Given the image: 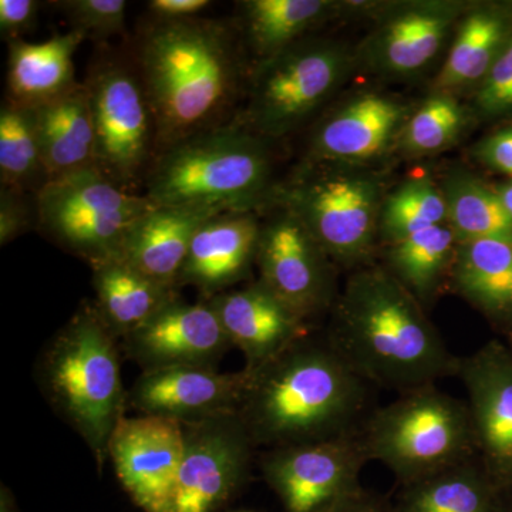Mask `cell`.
<instances>
[{
    "label": "cell",
    "mask_w": 512,
    "mask_h": 512,
    "mask_svg": "<svg viewBox=\"0 0 512 512\" xmlns=\"http://www.w3.org/2000/svg\"><path fill=\"white\" fill-rule=\"evenodd\" d=\"M133 62L153 111L157 156L227 120L244 86L238 30L217 19H157L141 30Z\"/></svg>",
    "instance_id": "6da1fadb"
},
{
    "label": "cell",
    "mask_w": 512,
    "mask_h": 512,
    "mask_svg": "<svg viewBox=\"0 0 512 512\" xmlns=\"http://www.w3.org/2000/svg\"><path fill=\"white\" fill-rule=\"evenodd\" d=\"M248 370L237 413L258 448L357 436L376 409L375 387L357 375L325 333H308Z\"/></svg>",
    "instance_id": "7a4b0ae2"
},
{
    "label": "cell",
    "mask_w": 512,
    "mask_h": 512,
    "mask_svg": "<svg viewBox=\"0 0 512 512\" xmlns=\"http://www.w3.org/2000/svg\"><path fill=\"white\" fill-rule=\"evenodd\" d=\"M329 313L326 338L373 387L403 394L456 376L458 357L419 299L384 266L353 271Z\"/></svg>",
    "instance_id": "3957f363"
},
{
    "label": "cell",
    "mask_w": 512,
    "mask_h": 512,
    "mask_svg": "<svg viewBox=\"0 0 512 512\" xmlns=\"http://www.w3.org/2000/svg\"><path fill=\"white\" fill-rule=\"evenodd\" d=\"M144 185L153 204L217 215L259 211L276 191L268 140L235 119L165 148Z\"/></svg>",
    "instance_id": "277c9868"
},
{
    "label": "cell",
    "mask_w": 512,
    "mask_h": 512,
    "mask_svg": "<svg viewBox=\"0 0 512 512\" xmlns=\"http://www.w3.org/2000/svg\"><path fill=\"white\" fill-rule=\"evenodd\" d=\"M119 342L94 303L86 301L50 339L36 366L40 392L89 446L99 471L128 407Z\"/></svg>",
    "instance_id": "5b68a950"
},
{
    "label": "cell",
    "mask_w": 512,
    "mask_h": 512,
    "mask_svg": "<svg viewBox=\"0 0 512 512\" xmlns=\"http://www.w3.org/2000/svg\"><path fill=\"white\" fill-rule=\"evenodd\" d=\"M367 460L392 471L402 485L414 483L477 456L466 400L437 384L399 394L376 407L359 433Z\"/></svg>",
    "instance_id": "8992f818"
},
{
    "label": "cell",
    "mask_w": 512,
    "mask_h": 512,
    "mask_svg": "<svg viewBox=\"0 0 512 512\" xmlns=\"http://www.w3.org/2000/svg\"><path fill=\"white\" fill-rule=\"evenodd\" d=\"M292 211L336 266L372 265L382 215V190L372 174L308 160L281 187L274 204Z\"/></svg>",
    "instance_id": "52a82bcc"
},
{
    "label": "cell",
    "mask_w": 512,
    "mask_h": 512,
    "mask_svg": "<svg viewBox=\"0 0 512 512\" xmlns=\"http://www.w3.org/2000/svg\"><path fill=\"white\" fill-rule=\"evenodd\" d=\"M154 205L96 167L84 168L49 181L37 192V227L93 268L121 258L134 225Z\"/></svg>",
    "instance_id": "ba28073f"
},
{
    "label": "cell",
    "mask_w": 512,
    "mask_h": 512,
    "mask_svg": "<svg viewBox=\"0 0 512 512\" xmlns=\"http://www.w3.org/2000/svg\"><path fill=\"white\" fill-rule=\"evenodd\" d=\"M352 62L349 50L338 42L303 39L255 63L247 106L235 120L266 140L285 136L332 97Z\"/></svg>",
    "instance_id": "9c48e42d"
},
{
    "label": "cell",
    "mask_w": 512,
    "mask_h": 512,
    "mask_svg": "<svg viewBox=\"0 0 512 512\" xmlns=\"http://www.w3.org/2000/svg\"><path fill=\"white\" fill-rule=\"evenodd\" d=\"M84 84L96 134L94 167L133 191L157 157L156 123L133 57H100Z\"/></svg>",
    "instance_id": "30bf717a"
},
{
    "label": "cell",
    "mask_w": 512,
    "mask_h": 512,
    "mask_svg": "<svg viewBox=\"0 0 512 512\" xmlns=\"http://www.w3.org/2000/svg\"><path fill=\"white\" fill-rule=\"evenodd\" d=\"M183 426V464L168 512H220L247 487L258 447L237 412Z\"/></svg>",
    "instance_id": "8fae6325"
},
{
    "label": "cell",
    "mask_w": 512,
    "mask_h": 512,
    "mask_svg": "<svg viewBox=\"0 0 512 512\" xmlns=\"http://www.w3.org/2000/svg\"><path fill=\"white\" fill-rule=\"evenodd\" d=\"M367 460L359 434L269 448L259 457L265 483L285 512H326L362 490Z\"/></svg>",
    "instance_id": "7c38bea8"
},
{
    "label": "cell",
    "mask_w": 512,
    "mask_h": 512,
    "mask_svg": "<svg viewBox=\"0 0 512 512\" xmlns=\"http://www.w3.org/2000/svg\"><path fill=\"white\" fill-rule=\"evenodd\" d=\"M275 207L278 212L259 235V281L309 323L332 311L338 299L336 265L292 211Z\"/></svg>",
    "instance_id": "4fadbf2b"
},
{
    "label": "cell",
    "mask_w": 512,
    "mask_h": 512,
    "mask_svg": "<svg viewBox=\"0 0 512 512\" xmlns=\"http://www.w3.org/2000/svg\"><path fill=\"white\" fill-rule=\"evenodd\" d=\"M185 450L184 426L157 416L120 420L109 444L121 487L143 512H168Z\"/></svg>",
    "instance_id": "5bb4252c"
},
{
    "label": "cell",
    "mask_w": 512,
    "mask_h": 512,
    "mask_svg": "<svg viewBox=\"0 0 512 512\" xmlns=\"http://www.w3.org/2000/svg\"><path fill=\"white\" fill-rule=\"evenodd\" d=\"M456 376L467 393L477 456L497 483L512 487V353L488 342L458 357Z\"/></svg>",
    "instance_id": "9a60e30c"
},
{
    "label": "cell",
    "mask_w": 512,
    "mask_h": 512,
    "mask_svg": "<svg viewBox=\"0 0 512 512\" xmlns=\"http://www.w3.org/2000/svg\"><path fill=\"white\" fill-rule=\"evenodd\" d=\"M121 349L143 372H153L217 367L232 345L210 303L177 298L121 340Z\"/></svg>",
    "instance_id": "2e32d148"
},
{
    "label": "cell",
    "mask_w": 512,
    "mask_h": 512,
    "mask_svg": "<svg viewBox=\"0 0 512 512\" xmlns=\"http://www.w3.org/2000/svg\"><path fill=\"white\" fill-rule=\"evenodd\" d=\"M468 9L450 0L394 3L362 46L363 62L384 74H412L437 56Z\"/></svg>",
    "instance_id": "e0dca14e"
},
{
    "label": "cell",
    "mask_w": 512,
    "mask_h": 512,
    "mask_svg": "<svg viewBox=\"0 0 512 512\" xmlns=\"http://www.w3.org/2000/svg\"><path fill=\"white\" fill-rule=\"evenodd\" d=\"M248 382L247 367L232 373H222L217 367L141 372L128 390V407L144 416L197 423L218 414L238 412Z\"/></svg>",
    "instance_id": "ac0fdd59"
},
{
    "label": "cell",
    "mask_w": 512,
    "mask_h": 512,
    "mask_svg": "<svg viewBox=\"0 0 512 512\" xmlns=\"http://www.w3.org/2000/svg\"><path fill=\"white\" fill-rule=\"evenodd\" d=\"M217 313L232 348L245 357V367L255 369L311 333L299 318L261 281L245 288L218 293L207 299Z\"/></svg>",
    "instance_id": "d6986e66"
},
{
    "label": "cell",
    "mask_w": 512,
    "mask_h": 512,
    "mask_svg": "<svg viewBox=\"0 0 512 512\" xmlns=\"http://www.w3.org/2000/svg\"><path fill=\"white\" fill-rule=\"evenodd\" d=\"M410 111L383 94H360L323 120L313 133L309 160L355 164L382 156L402 133Z\"/></svg>",
    "instance_id": "ffe728a7"
},
{
    "label": "cell",
    "mask_w": 512,
    "mask_h": 512,
    "mask_svg": "<svg viewBox=\"0 0 512 512\" xmlns=\"http://www.w3.org/2000/svg\"><path fill=\"white\" fill-rule=\"evenodd\" d=\"M261 227L255 212H231L205 221L192 239L178 286H194L205 301L229 291L255 265Z\"/></svg>",
    "instance_id": "44dd1931"
},
{
    "label": "cell",
    "mask_w": 512,
    "mask_h": 512,
    "mask_svg": "<svg viewBox=\"0 0 512 512\" xmlns=\"http://www.w3.org/2000/svg\"><path fill=\"white\" fill-rule=\"evenodd\" d=\"M215 215L192 208L154 205L134 225L121 259L151 281L178 291L192 239L201 225Z\"/></svg>",
    "instance_id": "7402d4cb"
},
{
    "label": "cell",
    "mask_w": 512,
    "mask_h": 512,
    "mask_svg": "<svg viewBox=\"0 0 512 512\" xmlns=\"http://www.w3.org/2000/svg\"><path fill=\"white\" fill-rule=\"evenodd\" d=\"M512 37V2L468 6L439 77V93L480 86Z\"/></svg>",
    "instance_id": "603a6c76"
},
{
    "label": "cell",
    "mask_w": 512,
    "mask_h": 512,
    "mask_svg": "<svg viewBox=\"0 0 512 512\" xmlns=\"http://www.w3.org/2000/svg\"><path fill=\"white\" fill-rule=\"evenodd\" d=\"M37 140L49 181L94 167L96 134L86 84L36 107Z\"/></svg>",
    "instance_id": "cb8c5ba5"
},
{
    "label": "cell",
    "mask_w": 512,
    "mask_h": 512,
    "mask_svg": "<svg viewBox=\"0 0 512 512\" xmlns=\"http://www.w3.org/2000/svg\"><path fill=\"white\" fill-rule=\"evenodd\" d=\"M82 33L70 29L40 43H8V96L18 106L36 109L63 96L76 86L74 55L84 42Z\"/></svg>",
    "instance_id": "d4e9b609"
},
{
    "label": "cell",
    "mask_w": 512,
    "mask_h": 512,
    "mask_svg": "<svg viewBox=\"0 0 512 512\" xmlns=\"http://www.w3.org/2000/svg\"><path fill=\"white\" fill-rule=\"evenodd\" d=\"M505 490L480 457L402 485L394 512H504Z\"/></svg>",
    "instance_id": "484cf974"
},
{
    "label": "cell",
    "mask_w": 512,
    "mask_h": 512,
    "mask_svg": "<svg viewBox=\"0 0 512 512\" xmlns=\"http://www.w3.org/2000/svg\"><path fill=\"white\" fill-rule=\"evenodd\" d=\"M237 5L239 39L256 63L306 39L343 9V3L330 0H244Z\"/></svg>",
    "instance_id": "4316f807"
},
{
    "label": "cell",
    "mask_w": 512,
    "mask_h": 512,
    "mask_svg": "<svg viewBox=\"0 0 512 512\" xmlns=\"http://www.w3.org/2000/svg\"><path fill=\"white\" fill-rule=\"evenodd\" d=\"M94 306L117 339L123 340L180 298L177 289L151 281L124 259L93 266Z\"/></svg>",
    "instance_id": "83f0119b"
},
{
    "label": "cell",
    "mask_w": 512,
    "mask_h": 512,
    "mask_svg": "<svg viewBox=\"0 0 512 512\" xmlns=\"http://www.w3.org/2000/svg\"><path fill=\"white\" fill-rule=\"evenodd\" d=\"M451 274L461 295L481 311L494 316L512 311V242H461Z\"/></svg>",
    "instance_id": "f1b7e54d"
},
{
    "label": "cell",
    "mask_w": 512,
    "mask_h": 512,
    "mask_svg": "<svg viewBox=\"0 0 512 512\" xmlns=\"http://www.w3.org/2000/svg\"><path fill=\"white\" fill-rule=\"evenodd\" d=\"M457 245L456 234L448 224L423 229L390 244L386 268L420 302L426 301L453 266Z\"/></svg>",
    "instance_id": "f546056e"
},
{
    "label": "cell",
    "mask_w": 512,
    "mask_h": 512,
    "mask_svg": "<svg viewBox=\"0 0 512 512\" xmlns=\"http://www.w3.org/2000/svg\"><path fill=\"white\" fill-rule=\"evenodd\" d=\"M441 191L447 204L448 225L458 244L474 239L512 242V218L494 188L473 175L460 173L450 175Z\"/></svg>",
    "instance_id": "4dcf8cb0"
},
{
    "label": "cell",
    "mask_w": 512,
    "mask_h": 512,
    "mask_svg": "<svg viewBox=\"0 0 512 512\" xmlns=\"http://www.w3.org/2000/svg\"><path fill=\"white\" fill-rule=\"evenodd\" d=\"M0 181L2 187L35 197L49 183L33 110L9 100L0 109Z\"/></svg>",
    "instance_id": "1f68e13d"
},
{
    "label": "cell",
    "mask_w": 512,
    "mask_h": 512,
    "mask_svg": "<svg viewBox=\"0 0 512 512\" xmlns=\"http://www.w3.org/2000/svg\"><path fill=\"white\" fill-rule=\"evenodd\" d=\"M447 221L443 191L430 178H414L383 202L380 231L390 244H394Z\"/></svg>",
    "instance_id": "d6a6232c"
},
{
    "label": "cell",
    "mask_w": 512,
    "mask_h": 512,
    "mask_svg": "<svg viewBox=\"0 0 512 512\" xmlns=\"http://www.w3.org/2000/svg\"><path fill=\"white\" fill-rule=\"evenodd\" d=\"M466 113L451 94L437 93L410 114L402 144L413 156H430L450 147L463 131Z\"/></svg>",
    "instance_id": "836d02e7"
},
{
    "label": "cell",
    "mask_w": 512,
    "mask_h": 512,
    "mask_svg": "<svg viewBox=\"0 0 512 512\" xmlns=\"http://www.w3.org/2000/svg\"><path fill=\"white\" fill-rule=\"evenodd\" d=\"M70 28L84 39L101 40L126 33L127 2L124 0H63L53 2Z\"/></svg>",
    "instance_id": "e575fe53"
},
{
    "label": "cell",
    "mask_w": 512,
    "mask_h": 512,
    "mask_svg": "<svg viewBox=\"0 0 512 512\" xmlns=\"http://www.w3.org/2000/svg\"><path fill=\"white\" fill-rule=\"evenodd\" d=\"M478 110L488 117L512 114V37L477 87Z\"/></svg>",
    "instance_id": "d590c367"
},
{
    "label": "cell",
    "mask_w": 512,
    "mask_h": 512,
    "mask_svg": "<svg viewBox=\"0 0 512 512\" xmlns=\"http://www.w3.org/2000/svg\"><path fill=\"white\" fill-rule=\"evenodd\" d=\"M26 192L2 187L0 190V245L10 244L37 222L36 198L29 201ZM35 197V195H32Z\"/></svg>",
    "instance_id": "8d00e7d4"
},
{
    "label": "cell",
    "mask_w": 512,
    "mask_h": 512,
    "mask_svg": "<svg viewBox=\"0 0 512 512\" xmlns=\"http://www.w3.org/2000/svg\"><path fill=\"white\" fill-rule=\"evenodd\" d=\"M40 3L36 0H0V35L12 43L35 28Z\"/></svg>",
    "instance_id": "74e56055"
},
{
    "label": "cell",
    "mask_w": 512,
    "mask_h": 512,
    "mask_svg": "<svg viewBox=\"0 0 512 512\" xmlns=\"http://www.w3.org/2000/svg\"><path fill=\"white\" fill-rule=\"evenodd\" d=\"M476 157L491 170L512 178V126L501 128L481 141Z\"/></svg>",
    "instance_id": "f35d334b"
},
{
    "label": "cell",
    "mask_w": 512,
    "mask_h": 512,
    "mask_svg": "<svg viewBox=\"0 0 512 512\" xmlns=\"http://www.w3.org/2000/svg\"><path fill=\"white\" fill-rule=\"evenodd\" d=\"M210 0H151L147 8L157 19L197 18L202 10L210 8Z\"/></svg>",
    "instance_id": "ab89813d"
},
{
    "label": "cell",
    "mask_w": 512,
    "mask_h": 512,
    "mask_svg": "<svg viewBox=\"0 0 512 512\" xmlns=\"http://www.w3.org/2000/svg\"><path fill=\"white\" fill-rule=\"evenodd\" d=\"M326 512H394V508L392 500L363 487Z\"/></svg>",
    "instance_id": "60d3db41"
},
{
    "label": "cell",
    "mask_w": 512,
    "mask_h": 512,
    "mask_svg": "<svg viewBox=\"0 0 512 512\" xmlns=\"http://www.w3.org/2000/svg\"><path fill=\"white\" fill-rule=\"evenodd\" d=\"M497 191L498 198H500L501 204H503L504 210L512 218V178L507 183L498 185L495 188Z\"/></svg>",
    "instance_id": "b9f144b4"
},
{
    "label": "cell",
    "mask_w": 512,
    "mask_h": 512,
    "mask_svg": "<svg viewBox=\"0 0 512 512\" xmlns=\"http://www.w3.org/2000/svg\"><path fill=\"white\" fill-rule=\"evenodd\" d=\"M0 512H19L18 501L6 485H2L0 493Z\"/></svg>",
    "instance_id": "7bdbcfd3"
},
{
    "label": "cell",
    "mask_w": 512,
    "mask_h": 512,
    "mask_svg": "<svg viewBox=\"0 0 512 512\" xmlns=\"http://www.w3.org/2000/svg\"><path fill=\"white\" fill-rule=\"evenodd\" d=\"M504 512H512V487L507 488V490H505Z\"/></svg>",
    "instance_id": "ee69618b"
}]
</instances>
